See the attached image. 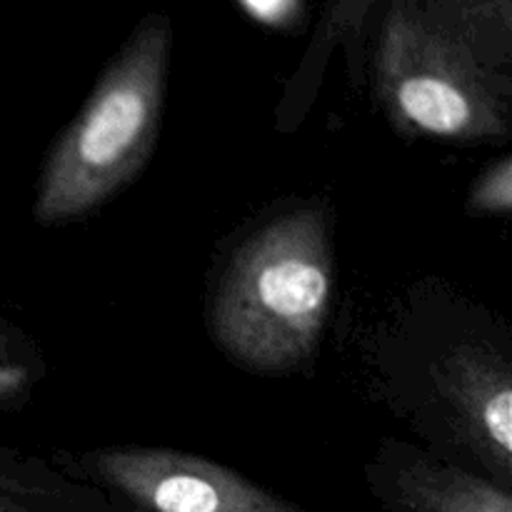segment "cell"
<instances>
[{
	"instance_id": "8fae6325",
	"label": "cell",
	"mask_w": 512,
	"mask_h": 512,
	"mask_svg": "<svg viewBox=\"0 0 512 512\" xmlns=\"http://www.w3.org/2000/svg\"><path fill=\"white\" fill-rule=\"evenodd\" d=\"M20 345H23L20 335L0 320V360H18Z\"/></svg>"
},
{
	"instance_id": "30bf717a",
	"label": "cell",
	"mask_w": 512,
	"mask_h": 512,
	"mask_svg": "<svg viewBox=\"0 0 512 512\" xmlns=\"http://www.w3.org/2000/svg\"><path fill=\"white\" fill-rule=\"evenodd\" d=\"M245 8L260 20H280L290 10L293 0H243Z\"/></svg>"
},
{
	"instance_id": "ba28073f",
	"label": "cell",
	"mask_w": 512,
	"mask_h": 512,
	"mask_svg": "<svg viewBox=\"0 0 512 512\" xmlns=\"http://www.w3.org/2000/svg\"><path fill=\"white\" fill-rule=\"evenodd\" d=\"M468 210L478 215H510L512 210V160L505 155L490 165L468 195Z\"/></svg>"
},
{
	"instance_id": "8992f818",
	"label": "cell",
	"mask_w": 512,
	"mask_h": 512,
	"mask_svg": "<svg viewBox=\"0 0 512 512\" xmlns=\"http://www.w3.org/2000/svg\"><path fill=\"white\" fill-rule=\"evenodd\" d=\"M398 500L410 512H512L510 488L428 460L398 475Z\"/></svg>"
},
{
	"instance_id": "5b68a950",
	"label": "cell",
	"mask_w": 512,
	"mask_h": 512,
	"mask_svg": "<svg viewBox=\"0 0 512 512\" xmlns=\"http://www.w3.org/2000/svg\"><path fill=\"white\" fill-rule=\"evenodd\" d=\"M435 383L453 405L458 435L475 458L512 483V368L503 353L483 343H460L445 353Z\"/></svg>"
},
{
	"instance_id": "9c48e42d",
	"label": "cell",
	"mask_w": 512,
	"mask_h": 512,
	"mask_svg": "<svg viewBox=\"0 0 512 512\" xmlns=\"http://www.w3.org/2000/svg\"><path fill=\"white\" fill-rule=\"evenodd\" d=\"M35 383V373L23 360H0V405L23 398Z\"/></svg>"
},
{
	"instance_id": "7a4b0ae2",
	"label": "cell",
	"mask_w": 512,
	"mask_h": 512,
	"mask_svg": "<svg viewBox=\"0 0 512 512\" xmlns=\"http://www.w3.org/2000/svg\"><path fill=\"white\" fill-rule=\"evenodd\" d=\"M163 88V40H140L100 80L50 150L35 193V223L85 218L140 173L158 143Z\"/></svg>"
},
{
	"instance_id": "277c9868",
	"label": "cell",
	"mask_w": 512,
	"mask_h": 512,
	"mask_svg": "<svg viewBox=\"0 0 512 512\" xmlns=\"http://www.w3.org/2000/svg\"><path fill=\"white\" fill-rule=\"evenodd\" d=\"M80 468L133 512H305L238 470L180 450L105 448L83 455Z\"/></svg>"
},
{
	"instance_id": "3957f363",
	"label": "cell",
	"mask_w": 512,
	"mask_h": 512,
	"mask_svg": "<svg viewBox=\"0 0 512 512\" xmlns=\"http://www.w3.org/2000/svg\"><path fill=\"white\" fill-rule=\"evenodd\" d=\"M378 93L390 123L408 138L478 143L510 133V108L498 90L453 45L425 30L390 35Z\"/></svg>"
},
{
	"instance_id": "52a82bcc",
	"label": "cell",
	"mask_w": 512,
	"mask_h": 512,
	"mask_svg": "<svg viewBox=\"0 0 512 512\" xmlns=\"http://www.w3.org/2000/svg\"><path fill=\"white\" fill-rule=\"evenodd\" d=\"M0 512H118L75 493L35 463L0 450Z\"/></svg>"
},
{
	"instance_id": "6da1fadb",
	"label": "cell",
	"mask_w": 512,
	"mask_h": 512,
	"mask_svg": "<svg viewBox=\"0 0 512 512\" xmlns=\"http://www.w3.org/2000/svg\"><path fill=\"white\" fill-rule=\"evenodd\" d=\"M333 305L328 220L303 208L250 235L225 268L210 315L230 360L283 373L315 355Z\"/></svg>"
}]
</instances>
